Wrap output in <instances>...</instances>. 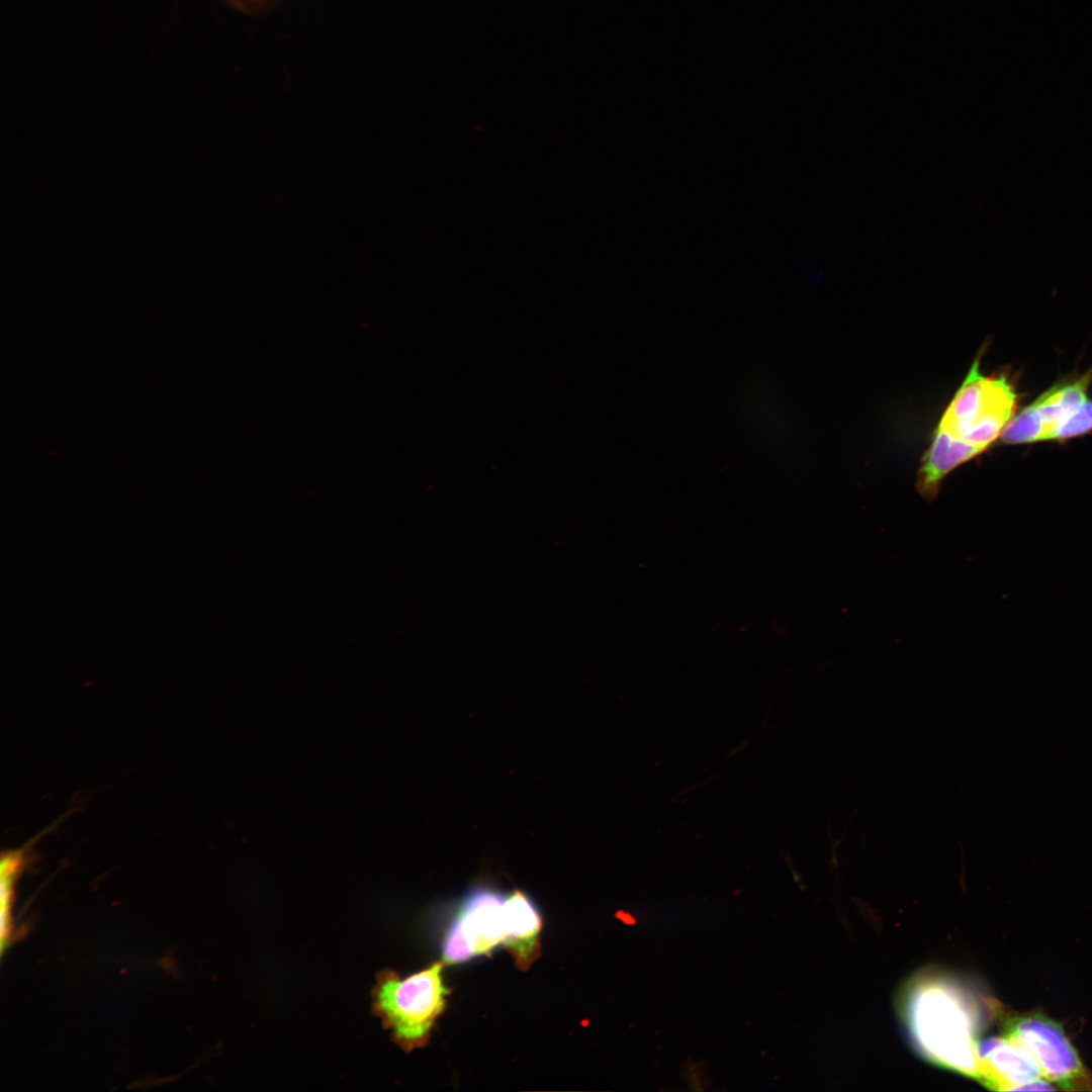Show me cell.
I'll use <instances>...</instances> for the list:
<instances>
[{"label": "cell", "instance_id": "5", "mask_svg": "<svg viewBox=\"0 0 1092 1092\" xmlns=\"http://www.w3.org/2000/svg\"><path fill=\"white\" fill-rule=\"evenodd\" d=\"M506 898L488 885H476L467 892L444 937V964L489 956L503 945L507 935Z\"/></svg>", "mask_w": 1092, "mask_h": 1092}, {"label": "cell", "instance_id": "9", "mask_svg": "<svg viewBox=\"0 0 1092 1092\" xmlns=\"http://www.w3.org/2000/svg\"><path fill=\"white\" fill-rule=\"evenodd\" d=\"M983 452V449L961 441L936 427L917 473L916 486L919 493L932 499L949 472Z\"/></svg>", "mask_w": 1092, "mask_h": 1092}, {"label": "cell", "instance_id": "6", "mask_svg": "<svg viewBox=\"0 0 1092 1092\" xmlns=\"http://www.w3.org/2000/svg\"><path fill=\"white\" fill-rule=\"evenodd\" d=\"M1004 1029L1032 1057L1045 1080L1066 1090H1092V1075L1056 1021L1029 1014L1009 1019Z\"/></svg>", "mask_w": 1092, "mask_h": 1092}, {"label": "cell", "instance_id": "8", "mask_svg": "<svg viewBox=\"0 0 1092 1092\" xmlns=\"http://www.w3.org/2000/svg\"><path fill=\"white\" fill-rule=\"evenodd\" d=\"M507 935L503 946L517 967L528 970L541 954L542 918L533 901L521 890L506 898Z\"/></svg>", "mask_w": 1092, "mask_h": 1092}, {"label": "cell", "instance_id": "3", "mask_svg": "<svg viewBox=\"0 0 1092 1092\" xmlns=\"http://www.w3.org/2000/svg\"><path fill=\"white\" fill-rule=\"evenodd\" d=\"M981 353L943 412L937 427L986 451L1017 411L1018 394L1003 374L984 375Z\"/></svg>", "mask_w": 1092, "mask_h": 1092}, {"label": "cell", "instance_id": "7", "mask_svg": "<svg viewBox=\"0 0 1092 1092\" xmlns=\"http://www.w3.org/2000/svg\"><path fill=\"white\" fill-rule=\"evenodd\" d=\"M978 1076L995 1091L1055 1090L1032 1057L1021 1046L1003 1037H988L977 1043Z\"/></svg>", "mask_w": 1092, "mask_h": 1092}, {"label": "cell", "instance_id": "2", "mask_svg": "<svg viewBox=\"0 0 1092 1092\" xmlns=\"http://www.w3.org/2000/svg\"><path fill=\"white\" fill-rule=\"evenodd\" d=\"M444 963L401 978L391 970L377 975L372 1008L393 1040L404 1052L425 1046L437 1019L444 1013L450 990L442 976Z\"/></svg>", "mask_w": 1092, "mask_h": 1092}, {"label": "cell", "instance_id": "1", "mask_svg": "<svg viewBox=\"0 0 1092 1092\" xmlns=\"http://www.w3.org/2000/svg\"><path fill=\"white\" fill-rule=\"evenodd\" d=\"M900 1003L912 1042L926 1060L977 1079L980 1015L963 981L936 971L923 972L907 983Z\"/></svg>", "mask_w": 1092, "mask_h": 1092}, {"label": "cell", "instance_id": "4", "mask_svg": "<svg viewBox=\"0 0 1092 1092\" xmlns=\"http://www.w3.org/2000/svg\"><path fill=\"white\" fill-rule=\"evenodd\" d=\"M1092 373L1061 381L1015 413L1003 430L1005 445L1065 442L1092 432Z\"/></svg>", "mask_w": 1092, "mask_h": 1092}]
</instances>
